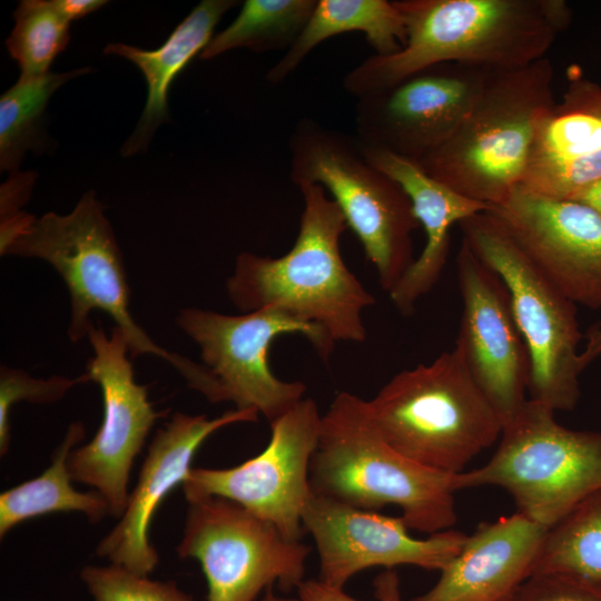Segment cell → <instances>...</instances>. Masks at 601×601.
Returning <instances> with one entry per match:
<instances>
[{
	"label": "cell",
	"mask_w": 601,
	"mask_h": 601,
	"mask_svg": "<svg viewBox=\"0 0 601 601\" xmlns=\"http://www.w3.org/2000/svg\"><path fill=\"white\" fill-rule=\"evenodd\" d=\"M406 41L352 69L344 89L356 98L386 89L428 67L454 62L510 70L544 57L570 22L563 0H397Z\"/></svg>",
	"instance_id": "6da1fadb"
},
{
	"label": "cell",
	"mask_w": 601,
	"mask_h": 601,
	"mask_svg": "<svg viewBox=\"0 0 601 601\" xmlns=\"http://www.w3.org/2000/svg\"><path fill=\"white\" fill-rule=\"evenodd\" d=\"M297 187L304 207L293 247L280 257L238 254L227 295L243 313L274 308L319 328L335 345L363 343V312L376 299L342 258L345 217L323 186Z\"/></svg>",
	"instance_id": "7a4b0ae2"
},
{
	"label": "cell",
	"mask_w": 601,
	"mask_h": 601,
	"mask_svg": "<svg viewBox=\"0 0 601 601\" xmlns=\"http://www.w3.org/2000/svg\"><path fill=\"white\" fill-rule=\"evenodd\" d=\"M455 475L392 447L371 418L366 400L355 394L339 392L322 415L309 467L317 495L368 511L396 505L410 530L431 535L456 522Z\"/></svg>",
	"instance_id": "3957f363"
},
{
	"label": "cell",
	"mask_w": 601,
	"mask_h": 601,
	"mask_svg": "<svg viewBox=\"0 0 601 601\" xmlns=\"http://www.w3.org/2000/svg\"><path fill=\"white\" fill-rule=\"evenodd\" d=\"M553 79L548 57L493 70L455 132L416 162L467 198L502 203L520 186L538 129L554 112Z\"/></svg>",
	"instance_id": "277c9868"
},
{
	"label": "cell",
	"mask_w": 601,
	"mask_h": 601,
	"mask_svg": "<svg viewBox=\"0 0 601 601\" xmlns=\"http://www.w3.org/2000/svg\"><path fill=\"white\" fill-rule=\"evenodd\" d=\"M3 255L45 260L61 276L70 295L67 333L71 342L87 337L90 313L102 311L125 335L131 358L157 356L174 366L193 390L200 393L206 387L208 373L203 364L157 345L134 319L122 254L95 190L85 193L67 215L49 211L35 217Z\"/></svg>",
	"instance_id": "5b68a950"
},
{
	"label": "cell",
	"mask_w": 601,
	"mask_h": 601,
	"mask_svg": "<svg viewBox=\"0 0 601 601\" xmlns=\"http://www.w3.org/2000/svg\"><path fill=\"white\" fill-rule=\"evenodd\" d=\"M366 402L392 447L446 474L464 472L503 431L499 414L455 347L398 372Z\"/></svg>",
	"instance_id": "8992f818"
},
{
	"label": "cell",
	"mask_w": 601,
	"mask_h": 601,
	"mask_svg": "<svg viewBox=\"0 0 601 601\" xmlns=\"http://www.w3.org/2000/svg\"><path fill=\"white\" fill-rule=\"evenodd\" d=\"M288 149L293 184L331 194L390 294L415 260L420 227L402 186L366 159L356 138L309 118L296 124Z\"/></svg>",
	"instance_id": "52a82bcc"
},
{
	"label": "cell",
	"mask_w": 601,
	"mask_h": 601,
	"mask_svg": "<svg viewBox=\"0 0 601 601\" xmlns=\"http://www.w3.org/2000/svg\"><path fill=\"white\" fill-rule=\"evenodd\" d=\"M554 411L526 401L482 466L455 475L456 491L499 486L518 511L550 528L601 490V432L559 424Z\"/></svg>",
	"instance_id": "ba28073f"
},
{
	"label": "cell",
	"mask_w": 601,
	"mask_h": 601,
	"mask_svg": "<svg viewBox=\"0 0 601 601\" xmlns=\"http://www.w3.org/2000/svg\"><path fill=\"white\" fill-rule=\"evenodd\" d=\"M462 242L505 284L528 346V397L552 411H570L580 398L582 338L575 304L568 299L487 211L459 223Z\"/></svg>",
	"instance_id": "9c48e42d"
},
{
	"label": "cell",
	"mask_w": 601,
	"mask_h": 601,
	"mask_svg": "<svg viewBox=\"0 0 601 601\" xmlns=\"http://www.w3.org/2000/svg\"><path fill=\"white\" fill-rule=\"evenodd\" d=\"M181 559L199 562L207 582V601H254L277 584L297 589L305 580L309 548L286 538L273 523L218 496L188 501Z\"/></svg>",
	"instance_id": "30bf717a"
},
{
	"label": "cell",
	"mask_w": 601,
	"mask_h": 601,
	"mask_svg": "<svg viewBox=\"0 0 601 601\" xmlns=\"http://www.w3.org/2000/svg\"><path fill=\"white\" fill-rule=\"evenodd\" d=\"M179 328L199 347L203 365L217 383L223 402L254 408L270 423L304 398L306 385L279 380L268 363L274 341L304 336L326 364L335 344L317 327L274 308L242 315L187 307L176 316Z\"/></svg>",
	"instance_id": "8fae6325"
},
{
	"label": "cell",
	"mask_w": 601,
	"mask_h": 601,
	"mask_svg": "<svg viewBox=\"0 0 601 601\" xmlns=\"http://www.w3.org/2000/svg\"><path fill=\"white\" fill-rule=\"evenodd\" d=\"M322 415L313 398H303L269 423L268 444L256 456L228 469L193 467L181 484L187 501L230 500L276 525L286 538L300 541Z\"/></svg>",
	"instance_id": "7c38bea8"
},
{
	"label": "cell",
	"mask_w": 601,
	"mask_h": 601,
	"mask_svg": "<svg viewBox=\"0 0 601 601\" xmlns=\"http://www.w3.org/2000/svg\"><path fill=\"white\" fill-rule=\"evenodd\" d=\"M87 338L93 355L86 373L100 387L104 415L92 440L71 451L68 467L72 481L93 487L107 502L109 515L120 519L135 457L166 413L154 408L147 387L136 382L128 343L119 328L107 335L92 324Z\"/></svg>",
	"instance_id": "4fadbf2b"
},
{
	"label": "cell",
	"mask_w": 601,
	"mask_h": 601,
	"mask_svg": "<svg viewBox=\"0 0 601 601\" xmlns=\"http://www.w3.org/2000/svg\"><path fill=\"white\" fill-rule=\"evenodd\" d=\"M492 71L440 63L357 98L355 138L362 146L418 161L455 132Z\"/></svg>",
	"instance_id": "5bb4252c"
},
{
	"label": "cell",
	"mask_w": 601,
	"mask_h": 601,
	"mask_svg": "<svg viewBox=\"0 0 601 601\" xmlns=\"http://www.w3.org/2000/svg\"><path fill=\"white\" fill-rule=\"evenodd\" d=\"M303 526L317 549V579L338 589H344L356 573L374 566L388 570L414 565L441 571L467 538L450 529L416 539L401 515L353 508L313 491L303 513Z\"/></svg>",
	"instance_id": "9a60e30c"
},
{
	"label": "cell",
	"mask_w": 601,
	"mask_h": 601,
	"mask_svg": "<svg viewBox=\"0 0 601 601\" xmlns=\"http://www.w3.org/2000/svg\"><path fill=\"white\" fill-rule=\"evenodd\" d=\"M456 267L463 307L454 347L504 426L529 398V349L502 278L464 242Z\"/></svg>",
	"instance_id": "2e32d148"
},
{
	"label": "cell",
	"mask_w": 601,
	"mask_h": 601,
	"mask_svg": "<svg viewBox=\"0 0 601 601\" xmlns=\"http://www.w3.org/2000/svg\"><path fill=\"white\" fill-rule=\"evenodd\" d=\"M487 211L568 299L601 308V216L595 210L518 187Z\"/></svg>",
	"instance_id": "e0dca14e"
},
{
	"label": "cell",
	"mask_w": 601,
	"mask_h": 601,
	"mask_svg": "<svg viewBox=\"0 0 601 601\" xmlns=\"http://www.w3.org/2000/svg\"><path fill=\"white\" fill-rule=\"evenodd\" d=\"M258 416L254 408H235L214 418L175 413L149 444L126 509L99 542L96 553L111 564L141 575L150 574L159 558L149 540V526L162 500L185 482L196 452L211 434L231 424L257 422Z\"/></svg>",
	"instance_id": "ac0fdd59"
},
{
	"label": "cell",
	"mask_w": 601,
	"mask_h": 601,
	"mask_svg": "<svg viewBox=\"0 0 601 601\" xmlns=\"http://www.w3.org/2000/svg\"><path fill=\"white\" fill-rule=\"evenodd\" d=\"M546 531L520 512L479 524L436 583L411 601H512L533 573Z\"/></svg>",
	"instance_id": "d6986e66"
},
{
	"label": "cell",
	"mask_w": 601,
	"mask_h": 601,
	"mask_svg": "<svg viewBox=\"0 0 601 601\" xmlns=\"http://www.w3.org/2000/svg\"><path fill=\"white\" fill-rule=\"evenodd\" d=\"M359 146L372 165L402 186L412 203L420 227L425 231L423 250L388 294L396 309L404 316H411L418 299L433 289L444 270L451 227L490 207L434 179L414 160L386 150Z\"/></svg>",
	"instance_id": "ffe728a7"
},
{
	"label": "cell",
	"mask_w": 601,
	"mask_h": 601,
	"mask_svg": "<svg viewBox=\"0 0 601 601\" xmlns=\"http://www.w3.org/2000/svg\"><path fill=\"white\" fill-rule=\"evenodd\" d=\"M237 3L235 0L200 1L167 40L154 50L120 42L105 47L104 53L119 56L135 63L147 83L145 108L120 149L122 157L146 151L158 127L169 121L168 91L171 83L193 58L207 47L217 23Z\"/></svg>",
	"instance_id": "44dd1931"
},
{
	"label": "cell",
	"mask_w": 601,
	"mask_h": 601,
	"mask_svg": "<svg viewBox=\"0 0 601 601\" xmlns=\"http://www.w3.org/2000/svg\"><path fill=\"white\" fill-rule=\"evenodd\" d=\"M346 32H363L378 56L398 52L406 41L404 18L394 1L317 0L299 37L268 70L266 80L283 82L315 47Z\"/></svg>",
	"instance_id": "7402d4cb"
},
{
	"label": "cell",
	"mask_w": 601,
	"mask_h": 601,
	"mask_svg": "<svg viewBox=\"0 0 601 601\" xmlns=\"http://www.w3.org/2000/svg\"><path fill=\"white\" fill-rule=\"evenodd\" d=\"M83 436L85 426L80 422L70 424L50 466L39 476L0 494V538L18 524L49 513L79 512L92 523L109 515L107 502L97 491L80 492L71 484L68 459Z\"/></svg>",
	"instance_id": "603a6c76"
},
{
	"label": "cell",
	"mask_w": 601,
	"mask_h": 601,
	"mask_svg": "<svg viewBox=\"0 0 601 601\" xmlns=\"http://www.w3.org/2000/svg\"><path fill=\"white\" fill-rule=\"evenodd\" d=\"M92 72L80 67L66 72L50 71L20 78L0 97V168L18 171L27 151L42 155L50 148L46 109L52 95L69 80Z\"/></svg>",
	"instance_id": "cb8c5ba5"
},
{
	"label": "cell",
	"mask_w": 601,
	"mask_h": 601,
	"mask_svg": "<svg viewBox=\"0 0 601 601\" xmlns=\"http://www.w3.org/2000/svg\"><path fill=\"white\" fill-rule=\"evenodd\" d=\"M534 574L562 575L601 591V490L548 528Z\"/></svg>",
	"instance_id": "d4e9b609"
},
{
	"label": "cell",
	"mask_w": 601,
	"mask_h": 601,
	"mask_svg": "<svg viewBox=\"0 0 601 601\" xmlns=\"http://www.w3.org/2000/svg\"><path fill=\"white\" fill-rule=\"evenodd\" d=\"M317 0H246L236 19L201 51L210 60L234 49L286 51L299 37Z\"/></svg>",
	"instance_id": "484cf974"
},
{
	"label": "cell",
	"mask_w": 601,
	"mask_h": 601,
	"mask_svg": "<svg viewBox=\"0 0 601 601\" xmlns=\"http://www.w3.org/2000/svg\"><path fill=\"white\" fill-rule=\"evenodd\" d=\"M14 26L6 47L20 68V78L50 72V66L70 40V21L55 0H23L13 11Z\"/></svg>",
	"instance_id": "4316f807"
},
{
	"label": "cell",
	"mask_w": 601,
	"mask_h": 601,
	"mask_svg": "<svg viewBox=\"0 0 601 601\" xmlns=\"http://www.w3.org/2000/svg\"><path fill=\"white\" fill-rule=\"evenodd\" d=\"M600 149L601 118L554 111L538 129L528 166L566 161Z\"/></svg>",
	"instance_id": "83f0119b"
},
{
	"label": "cell",
	"mask_w": 601,
	"mask_h": 601,
	"mask_svg": "<svg viewBox=\"0 0 601 601\" xmlns=\"http://www.w3.org/2000/svg\"><path fill=\"white\" fill-rule=\"evenodd\" d=\"M80 579L92 601H195L173 581H155L116 564L87 565Z\"/></svg>",
	"instance_id": "f1b7e54d"
},
{
	"label": "cell",
	"mask_w": 601,
	"mask_h": 601,
	"mask_svg": "<svg viewBox=\"0 0 601 601\" xmlns=\"http://www.w3.org/2000/svg\"><path fill=\"white\" fill-rule=\"evenodd\" d=\"M601 180V149L560 162L529 165L519 188L558 200L575 201Z\"/></svg>",
	"instance_id": "f546056e"
},
{
	"label": "cell",
	"mask_w": 601,
	"mask_h": 601,
	"mask_svg": "<svg viewBox=\"0 0 601 601\" xmlns=\"http://www.w3.org/2000/svg\"><path fill=\"white\" fill-rule=\"evenodd\" d=\"M85 372L77 377L53 375L36 378L27 372L8 366L0 367V454L6 455L10 445V414L21 401L50 404L61 400L73 386L89 382Z\"/></svg>",
	"instance_id": "4dcf8cb0"
},
{
	"label": "cell",
	"mask_w": 601,
	"mask_h": 601,
	"mask_svg": "<svg viewBox=\"0 0 601 601\" xmlns=\"http://www.w3.org/2000/svg\"><path fill=\"white\" fill-rule=\"evenodd\" d=\"M512 601H601V591L556 574H534Z\"/></svg>",
	"instance_id": "1f68e13d"
},
{
	"label": "cell",
	"mask_w": 601,
	"mask_h": 601,
	"mask_svg": "<svg viewBox=\"0 0 601 601\" xmlns=\"http://www.w3.org/2000/svg\"><path fill=\"white\" fill-rule=\"evenodd\" d=\"M36 173H12L1 186V229L0 243L9 244L32 219L33 215L20 208L30 197L36 180Z\"/></svg>",
	"instance_id": "d6a6232c"
},
{
	"label": "cell",
	"mask_w": 601,
	"mask_h": 601,
	"mask_svg": "<svg viewBox=\"0 0 601 601\" xmlns=\"http://www.w3.org/2000/svg\"><path fill=\"white\" fill-rule=\"evenodd\" d=\"M373 585L376 601H403L401 581L395 570L388 569L378 574ZM296 590L302 601H359L344 589L331 587L318 579L304 580Z\"/></svg>",
	"instance_id": "836d02e7"
},
{
	"label": "cell",
	"mask_w": 601,
	"mask_h": 601,
	"mask_svg": "<svg viewBox=\"0 0 601 601\" xmlns=\"http://www.w3.org/2000/svg\"><path fill=\"white\" fill-rule=\"evenodd\" d=\"M568 79L562 102L556 104L554 111L583 112L601 118V87L583 78L577 68L569 69Z\"/></svg>",
	"instance_id": "e575fe53"
},
{
	"label": "cell",
	"mask_w": 601,
	"mask_h": 601,
	"mask_svg": "<svg viewBox=\"0 0 601 601\" xmlns=\"http://www.w3.org/2000/svg\"><path fill=\"white\" fill-rule=\"evenodd\" d=\"M57 8L70 22L102 8L108 1L101 0H55Z\"/></svg>",
	"instance_id": "d590c367"
},
{
	"label": "cell",
	"mask_w": 601,
	"mask_h": 601,
	"mask_svg": "<svg viewBox=\"0 0 601 601\" xmlns=\"http://www.w3.org/2000/svg\"><path fill=\"white\" fill-rule=\"evenodd\" d=\"M599 355H601V328H594L590 334L585 349L581 353V362L584 368Z\"/></svg>",
	"instance_id": "8d00e7d4"
},
{
	"label": "cell",
	"mask_w": 601,
	"mask_h": 601,
	"mask_svg": "<svg viewBox=\"0 0 601 601\" xmlns=\"http://www.w3.org/2000/svg\"><path fill=\"white\" fill-rule=\"evenodd\" d=\"M575 201L591 207L601 216V180L585 190Z\"/></svg>",
	"instance_id": "74e56055"
},
{
	"label": "cell",
	"mask_w": 601,
	"mask_h": 601,
	"mask_svg": "<svg viewBox=\"0 0 601 601\" xmlns=\"http://www.w3.org/2000/svg\"><path fill=\"white\" fill-rule=\"evenodd\" d=\"M262 601H302V600L298 597L290 598V597L276 595L272 591V589H267V592L265 597L262 599Z\"/></svg>",
	"instance_id": "f35d334b"
}]
</instances>
